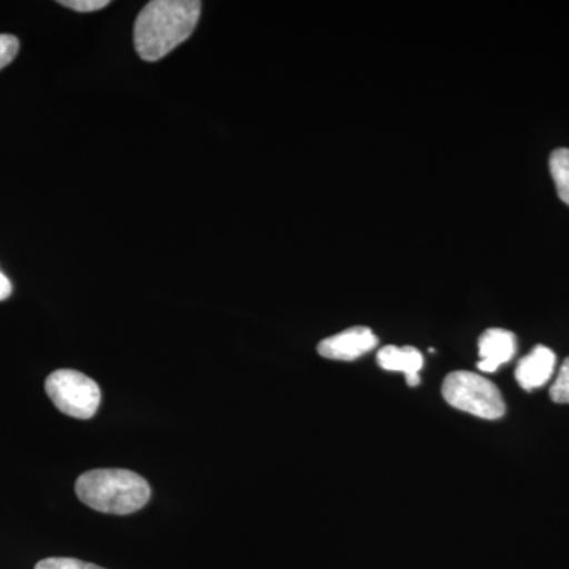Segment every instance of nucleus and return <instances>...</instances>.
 <instances>
[{"mask_svg":"<svg viewBox=\"0 0 569 569\" xmlns=\"http://www.w3.org/2000/svg\"><path fill=\"white\" fill-rule=\"evenodd\" d=\"M198 0H153L134 21V50L146 62H157L192 36L201 14Z\"/></svg>","mask_w":569,"mask_h":569,"instance_id":"obj_1","label":"nucleus"},{"mask_svg":"<svg viewBox=\"0 0 569 569\" xmlns=\"http://www.w3.org/2000/svg\"><path fill=\"white\" fill-rule=\"evenodd\" d=\"M74 489L78 498L89 508L116 516L140 511L151 498L149 482L122 468H100L82 473Z\"/></svg>","mask_w":569,"mask_h":569,"instance_id":"obj_2","label":"nucleus"},{"mask_svg":"<svg viewBox=\"0 0 569 569\" xmlns=\"http://www.w3.org/2000/svg\"><path fill=\"white\" fill-rule=\"evenodd\" d=\"M441 395L449 406L473 417L492 421V419L503 418L507 413L500 389L488 378L478 373L466 372V370L449 373L445 378Z\"/></svg>","mask_w":569,"mask_h":569,"instance_id":"obj_3","label":"nucleus"},{"mask_svg":"<svg viewBox=\"0 0 569 569\" xmlns=\"http://www.w3.org/2000/svg\"><path fill=\"white\" fill-rule=\"evenodd\" d=\"M47 395L67 417L91 419L102 402L99 385L77 370H56L44 381Z\"/></svg>","mask_w":569,"mask_h":569,"instance_id":"obj_4","label":"nucleus"},{"mask_svg":"<svg viewBox=\"0 0 569 569\" xmlns=\"http://www.w3.org/2000/svg\"><path fill=\"white\" fill-rule=\"evenodd\" d=\"M378 346L377 336L366 326H355L318 343V353L335 361H355Z\"/></svg>","mask_w":569,"mask_h":569,"instance_id":"obj_5","label":"nucleus"},{"mask_svg":"<svg viewBox=\"0 0 569 569\" xmlns=\"http://www.w3.org/2000/svg\"><path fill=\"white\" fill-rule=\"evenodd\" d=\"M516 350H518V342L511 331L500 328L488 329L479 337L478 369L485 373L497 372L498 367L507 365L515 358Z\"/></svg>","mask_w":569,"mask_h":569,"instance_id":"obj_6","label":"nucleus"},{"mask_svg":"<svg viewBox=\"0 0 569 569\" xmlns=\"http://www.w3.org/2000/svg\"><path fill=\"white\" fill-rule=\"evenodd\" d=\"M557 356L545 346L535 347L530 355L520 359L516 380L526 391L545 387L556 370Z\"/></svg>","mask_w":569,"mask_h":569,"instance_id":"obj_7","label":"nucleus"},{"mask_svg":"<svg viewBox=\"0 0 569 569\" xmlns=\"http://www.w3.org/2000/svg\"><path fill=\"white\" fill-rule=\"evenodd\" d=\"M377 359L381 369L388 370V372L406 373L407 383L411 388L421 383L419 370L422 369L425 359L417 348L387 346L378 351Z\"/></svg>","mask_w":569,"mask_h":569,"instance_id":"obj_8","label":"nucleus"},{"mask_svg":"<svg viewBox=\"0 0 569 569\" xmlns=\"http://www.w3.org/2000/svg\"><path fill=\"white\" fill-rule=\"evenodd\" d=\"M549 168L560 200L569 206V149L561 148L553 151Z\"/></svg>","mask_w":569,"mask_h":569,"instance_id":"obj_9","label":"nucleus"},{"mask_svg":"<svg viewBox=\"0 0 569 569\" xmlns=\"http://www.w3.org/2000/svg\"><path fill=\"white\" fill-rule=\"evenodd\" d=\"M550 399L556 403H569V358L565 359L559 376L550 388Z\"/></svg>","mask_w":569,"mask_h":569,"instance_id":"obj_10","label":"nucleus"},{"mask_svg":"<svg viewBox=\"0 0 569 569\" xmlns=\"http://www.w3.org/2000/svg\"><path fill=\"white\" fill-rule=\"evenodd\" d=\"M36 569H104L97 565L86 563V561L77 559H66V557H52L44 559L36 565Z\"/></svg>","mask_w":569,"mask_h":569,"instance_id":"obj_11","label":"nucleus"},{"mask_svg":"<svg viewBox=\"0 0 569 569\" xmlns=\"http://www.w3.org/2000/svg\"><path fill=\"white\" fill-rule=\"evenodd\" d=\"M20 51V40L9 33H0V70L6 69Z\"/></svg>","mask_w":569,"mask_h":569,"instance_id":"obj_12","label":"nucleus"},{"mask_svg":"<svg viewBox=\"0 0 569 569\" xmlns=\"http://www.w3.org/2000/svg\"><path fill=\"white\" fill-rule=\"evenodd\" d=\"M62 7L81 13H91V11L102 10L104 7L110 6L108 0H61Z\"/></svg>","mask_w":569,"mask_h":569,"instance_id":"obj_13","label":"nucleus"},{"mask_svg":"<svg viewBox=\"0 0 569 569\" xmlns=\"http://www.w3.org/2000/svg\"><path fill=\"white\" fill-rule=\"evenodd\" d=\"M11 291H13V287H11L9 277L0 271V301H6V299H9Z\"/></svg>","mask_w":569,"mask_h":569,"instance_id":"obj_14","label":"nucleus"}]
</instances>
